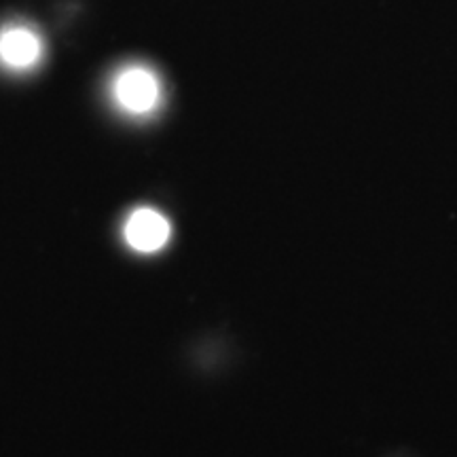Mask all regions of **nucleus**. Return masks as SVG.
Here are the masks:
<instances>
[{
	"mask_svg": "<svg viewBox=\"0 0 457 457\" xmlns=\"http://www.w3.org/2000/svg\"><path fill=\"white\" fill-rule=\"evenodd\" d=\"M112 91L117 104L129 114L151 112L162 98V85H159L157 74L142 66H129L119 72Z\"/></svg>",
	"mask_w": 457,
	"mask_h": 457,
	"instance_id": "nucleus-1",
	"label": "nucleus"
},
{
	"mask_svg": "<svg viewBox=\"0 0 457 457\" xmlns=\"http://www.w3.org/2000/svg\"><path fill=\"white\" fill-rule=\"evenodd\" d=\"M170 222L151 208H140L128 219L125 239L138 253H157L170 239Z\"/></svg>",
	"mask_w": 457,
	"mask_h": 457,
	"instance_id": "nucleus-2",
	"label": "nucleus"
},
{
	"mask_svg": "<svg viewBox=\"0 0 457 457\" xmlns=\"http://www.w3.org/2000/svg\"><path fill=\"white\" fill-rule=\"evenodd\" d=\"M43 43L32 28L9 26L0 32V62L9 68L24 71L41 60Z\"/></svg>",
	"mask_w": 457,
	"mask_h": 457,
	"instance_id": "nucleus-3",
	"label": "nucleus"
}]
</instances>
